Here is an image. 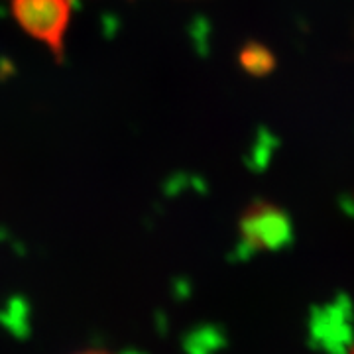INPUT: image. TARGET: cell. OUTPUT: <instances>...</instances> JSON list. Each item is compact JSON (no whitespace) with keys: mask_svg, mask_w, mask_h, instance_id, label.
I'll use <instances>...</instances> for the list:
<instances>
[{"mask_svg":"<svg viewBox=\"0 0 354 354\" xmlns=\"http://www.w3.org/2000/svg\"><path fill=\"white\" fill-rule=\"evenodd\" d=\"M75 354H114L111 351H101V348H88V351H79Z\"/></svg>","mask_w":354,"mask_h":354,"instance_id":"3957f363","label":"cell"},{"mask_svg":"<svg viewBox=\"0 0 354 354\" xmlns=\"http://www.w3.org/2000/svg\"><path fill=\"white\" fill-rule=\"evenodd\" d=\"M242 239L252 248H278L290 239V221L272 203H256L242 216Z\"/></svg>","mask_w":354,"mask_h":354,"instance_id":"7a4b0ae2","label":"cell"},{"mask_svg":"<svg viewBox=\"0 0 354 354\" xmlns=\"http://www.w3.org/2000/svg\"><path fill=\"white\" fill-rule=\"evenodd\" d=\"M16 22L34 39L62 53L65 34L71 22V0H10Z\"/></svg>","mask_w":354,"mask_h":354,"instance_id":"6da1fadb","label":"cell"}]
</instances>
